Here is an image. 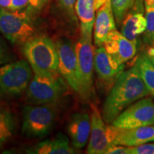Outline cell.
Here are the masks:
<instances>
[{"mask_svg":"<svg viewBox=\"0 0 154 154\" xmlns=\"http://www.w3.org/2000/svg\"><path fill=\"white\" fill-rule=\"evenodd\" d=\"M150 94L136 63L128 70L124 71L116 81L103 103L102 117L107 124L134 102Z\"/></svg>","mask_w":154,"mask_h":154,"instance_id":"6da1fadb","label":"cell"},{"mask_svg":"<svg viewBox=\"0 0 154 154\" xmlns=\"http://www.w3.org/2000/svg\"><path fill=\"white\" fill-rule=\"evenodd\" d=\"M23 53L34 74L59 76V54L56 44L44 35L33 36L24 44Z\"/></svg>","mask_w":154,"mask_h":154,"instance_id":"7a4b0ae2","label":"cell"},{"mask_svg":"<svg viewBox=\"0 0 154 154\" xmlns=\"http://www.w3.org/2000/svg\"><path fill=\"white\" fill-rule=\"evenodd\" d=\"M57 114V103L26 106L23 110V134L29 138L47 136L52 130Z\"/></svg>","mask_w":154,"mask_h":154,"instance_id":"3957f363","label":"cell"},{"mask_svg":"<svg viewBox=\"0 0 154 154\" xmlns=\"http://www.w3.org/2000/svg\"><path fill=\"white\" fill-rule=\"evenodd\" d=\"M35 27L26 12L0 7V32L14 44H24L34 36Z\"/></svg>","mask_w":154,"mask_h":154,"instance_id":"277c9868","label":"cell"},{"mask_svg":"<svg viewBox=\"0 0 154 154\" xmlns=\"http://www.w3.org/2000/svg\"><path fill=\"white\" fill-rule=\"evenodd\" d=\"M32 69L26 61H10L0 66V95L16 96L27 88Z\"/></svg>","mask_w":154,"mask_h":154,"instance_id":"5b68a950","label":"cell"},{"mask_svg":"<svg viewBox=\"0 0 154 154\" xmlns=\"http://www.w3.org/2000/svg\"><path fill=\"white\" fill-rule=\"evenodd\" d=\"M65 91L66 86L59 76L34 74L26 88V97L32 104L53 103L59 101Z\"/></svg>","mask_w":154,"mask_h":154,"instance_id":"8992f818","label":"cell"},{"mask_svg":"<svg viewBox=\"0 0 154 154\" xmlns=\"http://www.w3.org/2000/svg\"><path fill=\"white\" fill-rule=\"evenodd\" d=\"M59 54V72L70 87L82 98V82L76 51V44L67 38L56 42Z\"/></svg>","mask_w":154,"mask_h":154,"instance_id":"52a82bcc","label":"cell"},{"mask_svg":"<svg viewBox=\"0 0 154 154\" xmlns=\"http://www.w3.org/2000/svg\"><path fill=\"white\" fill-rule=\"evenodd\" d=\"M92 37L81 36L76 44V51L82 78L83 93L82 99L86 103H95L94 85V49L91 44Z\"/></svg>","mask_w":154,"mask_h":154,"instance_id":"ba28073f","label":"cell"},{"mask_svg":"<svg viewBox=\"0 0 154 154\" xmlns=\"http://www.w3.org/2000/svg\"><path fill=\"white\" fill-rule=\"evenodd\" d=\"M154 124V103L151 98L144 97L127 107L112 122L121 128H134Z\"/></svg>","mask_w":154,"mask_h":154,"instance_id":"9c48e42d","label":"cell"},{"mask_svg":"<svg viewBox=\"0 0 154 154\" xmlns=\"http://www.w3.org/2000/svg\"><path fill=\"white\" fill-rule=\"evenodd\" d=\"M106 130L111 146H136L154 141L153 125L134 128H121L107 125Z\"/></svg>","mask_w":154,"mask_h":154,"instance_id":"30bf717a","label":"cell"},{"mask_svg":"<svg viewBox=\"0 0 154 154\" xmlns=\"http://www.w3.org/2000/svg\"><path fill=\"white\" fill-rule=\"evenodd\" d=\"M94 64L99 81L108 89L112 88L124 69V64H119L107 52L103 45L94 49Z\"/></svg>","mask_w":154,"mask_h":154,"instance_id":"8fae6325","label":"cell"},{"mask_svg":"<svg viewBox=\"0 0 154 154\" xmlns=\"http://www.w3.org/2000/svg\"><path fill=\"white\" fill-rule=\"evenodd\" d=\"M91 105V133L86 153L104 154L111 147L107 136L106 125L95 103Z\"/></svg>","mask_w":154,"mask_h":154,"instance_id":"7c38bea8","label":"cell"},{"mask_svg":"<svg viewBox=\"0 0 154 154\" xmlns=\"http://www.w3.org/2000/svg\"><path fill=\"white\" fill-rule=\"evenodd\" d=\"M136 44L127 38L121 32L115 30L109 33L103 46L119 64H124L136 55Z\"/></svg>","mask_w":154,"mask_h":154,"instance_id":"4fadbf2b","label":"cell"},{"mask_svg":"<svg viewBox=\"0 0 154 154\" xmlns=\"http://www.w3.org/2000/svg\"><path fill=\"white\" fill-rule=\"evenodd\" d=\"M131 9L121 24V34L131 41L137 43L138 36L144 33L146 29L143 0H136Z\"/></svg>","mask_w":154,"mask_h":154,"instance_id":"5bb4252c","label":"cell"},{"mask_svg":"<svg viewBox=\"0 0 154 154\" xmlns=\"http://www.w3.org/2000/svg\"><path fill=\"white\" fill-rule=\"evenodd\" d=\"M115 21L111 0H107L97 9L94 22V43L97 47L103 45L109 33L116 30Z\"/></svg>","mask_w":154,"mask_h":154,"instance_id":"9a60e30c","label":"cell"},{"mask_svg":"<svg viewBox=\"0 0 154 154\" xmlns=\"http://www.w3.org/2000/svg\"><path fill=\"white\" fill-rule=\"evenodd\" d=\"M67 131L75 149L84 148L91 133V118L89 115L86 112L76 113L73 115L69 121Z\"/></svg>","mask_w":154,"mask_h":154,"instance_id":"2e32d148","label":"cell"},{"mask_svg":"<svg viewBox=\"0 0 154 154\" xmlns=\"http://www.w3.org/2000/svg\"><path fill=\"white\" fill-rule=\"evenodd\" d=\"M30 154H72L74 149L70 145L66 136L59 134L56 138L40 142L26 151Z\"/></svg>","mask_w":154,"mask_h":154,"instance_id":"e0dca14e","label":"cell"},{"mask_svg":"<svg viewBox=\"0 0 154 154\" xmlns=\"http://www.w3.org/2000/svg\"><path fill=\"white\" fill-rule=\"evenodd\" d=\"M96 0H76L75 10L80 22L81 36L92 37L95 22Z\"/></svg>","mask_w":154,"mask_h":154,"instance_id":"ac0fdd59","label":"cell"},{"mask_svg":"<svg viewBox=\"0 0 154 154\" xmlns=\"http://www.w3.org/2000/svg\"><path fill=\"white\" fill-rule=\"evenodd\" d=\"M15 120L7 108L0 105V149L11 139L14 134Z\"/></svg>","mask_w":154,"mask_h":154,"instance_id":"d6986e66","label":"cell"},{"mask_svg":"<svg viewBox=\"0 0 154 154\" xmlns=\"http://www.w3.org/2000/svg\"><path fill=\"white\" fill-rule=\"evenodd\" d=\"M139 72L150 94L154 97V66L147 54H142L136 61Z\"/></svg>","mask_w":154,"mask_h":154,"instance_id":"ffe728a7","label":"cell"},{"mask_svg":"<svg viewBox=\"0 0 154 154\" xmlns=\"http://www.w3.org/2000/svg\"><path fill=\"white\" fill-rule=\"evenodd\" d=\"M136 0H111V7L117 24L121 25L123 21Z\"/></svg>","mask_w":154,"mask_h":154,"instance_id":"44dd1931","label":"cell"},{"mask_svg":"<svg viewBox=\"0 0 154 154\" xmlns=\"http://www.w3.org/2000/svg\"><path fill=\"white\" fill-rule=\"evenodd\" d=\"M146 7V29L144 32L143 41L148 45H153L154 38V7Z\"/></svg>","mask_w":154,"mask_h":154,"instance_id":"7402d4cb","label":"cell"},{"mask_svg":"<svg viewBox=\"0 0 154 154\" xmlns=\"http://www.w3.org/2000/svg\"><path fill=\"white\" fill-rule=\"evenodd\" d=\"M45 2V0H12L9 9L11 11H21L28 7L38 8Z\"/></svg>","mask_w":154,"mask_h":154,"instance_id":"603a6c76","label":"cell"},{"mask_svg":"<svg viewBox=\"0 0 154 154\" xmlns=\"http://www.w3.org/2000/svg\"><path fill=\"white\" fill-rule=\"evenodd\" d=\"M129 154H154V143H145L136 146H128Z\"/></svg>","mask_w":154,"mask_h":154,"instance_id":"cb8c5ba5","label":"cell"},{"mask_svg":"<svg viewBox=\"0 0 154 154\" xmlns=\"http://www.w3.org/2000/svg\"><path fill=\"white\" fill-rule=\"evenodd\" d=\"M13 59L12 54L9 48L2 38H0V66L10 62Z\"/></svg>","mask_w":154,"mask_h":154,"instance_id":"d4e9b609","label":"cell"},{"mask_svg":"<svg viewBox=\"0 0 154 154\" xmlns=\"http://www.w3.org/2000/svg\"><path fill=\"white\" fill-rule=\"evenodd\" d=\"M76 1V0H59L61 7L68 12L69 15L72 17H74V9L75 7Z\"/></svg>","mask_w":154,"mask_h":154,"instance_id":"484cf974","label":"cell"},{"mask_svg":"<svg viewBox=\"0 0 154 154\" xmlns=\"http://www.w3.org/2000/svg\"><path fill=\"white\" fill-rule=\"evenodd\" d=\"M106 154H129L128 146H111Z\"/></svg>","mask_w":154,"mask_h":154,"instance_id":"4316f807","label":"cell"},{"mask_svg":"<svg viewBox=\"0 0 154 154\" xmlns=\"http://www.w3.org/2000/svg\"><path fill=\"white\" fill-rule=\"evenodd\" d=\"M12 0H0V7L5 9H9Z\"/></svg>","mask_w":154,"mask_h":154,"instance_id":"83f0119b","label":"cell"},{"mask_svg":"<svg viewBox=\"0 0 154 154\" xmlns=\"http://www.w3.org/2000/svg\"><path fill=\"white\" fill-rule=\"evenodd\" d=\"M107 0H96L95 2V9L96 10L99 9L102 5L104 4Z\"/></svg>","mask_w":154,"mask_h":154,"instance_id":"f1b7e54d","label":"cell"},{"mask_svg":"<svg viewBox=\"0 0 154 154\" xmlns=\"http://www.w3.org/2000/svg\"><path fill=\"white\" fill-rule=\"evenodd\" d=\"M147 56L149 57H154V45H152L147 50Z\"/></svg>","mask_w":154,"mask_h":154,"instance_id":"f546056e","label":"cell"},{"mask_svg":"<svg viewBox=\"0 0 154 154\" xmlns=\"http://www.w3.org/2000/svg\"><path fill=\"white\" fill-rule=\"evenodd\" d=\"M145 7H154V0H144Z\"/></svg>","mask_w":154,"mask_h":154,"instance_id":"4dcf8cb0","label":"cell"},{"mask_svg":"<svg viewBox=\"0 0 154 154\" xmlns=\"http://www.w3.org/2000/svg\"><path fill=\"white\" fill-rule=\"evenodd\" d=\"M149 58L150 61H151V63H153V66H154V57H149Z\"/></svg>","mask_w":154,"mask_h":154,"instance_id":"1f68e13d","label":"cell"},{"mask_svg":"<svg viewBox=\"0 0 154 154\" xmlns=\"http://www.w3.org/2000/svg\"><path fill=\"white\" fill-rule=\"evenodd\" d=\"M153 45H154V38H153Z\"/></svg>","mask_w":154,"mask_h":154,"instance_id":"d6a6232c","label":"cell"},{"mask_svg":"<svg viewBox=\"0 0 154 154\" xmlns=\"http://www.w3.org/2000/svg\"><path fill=\"white\" fill-rule=\"evenodd\" d=\"M45 1H47V0H45Z\"/></svg>","mask_w":154,"mask_h":154,"instance_id":"836d02e7","label":"cell"}]
</instances>
